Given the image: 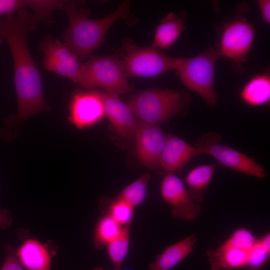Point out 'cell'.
I'll use <instances>...</instances> for the list:
<instances>
[{
	"label": "cell",
	"mask_w": 270,
	"mask_h": 270,
	"mask_svg": "<svg viewBox=\"0 0 270 270\" xmlns=\"http://www.w3.org/2000/svg\"><path fill=\"white\" fill-rule=\"evenodd\" d=\"M37 22L26 10L0 18V34L6 39L12 57L18 103L16 114L4 122L2 132L8 136L16 124L50 110L44 100L41 77L26 42L27 34L34 29Z\"/></svg>",
	"instance_id": "obj_1"
},
{
	"label": "cell",
	"mask_w": 270,
	"mask_h": 270,
	"mask_svg": "<svg viewBox=\"0 0 270 270\" xmlns=\"http://www.w3.org/2000/svg\"><path fill=\"white\" fill-rule=\"evenodd\" d=\"M129 4L125 1L108 16L92 19L88 18L74 2H68L64 7L69 20L64 36V44L80 62L84 61L103 43L108 30L115 22L128 19Z\"/></svg>",
	"instance_id": "obj_2"
},
{
	"label": "cell",
	"mask_w": 270,
	"mask_h": 270,
	"mask_svg": "<svg viewBox=\"0 0 270 270\" xmlns=\"http://www.w3.org/2000/svg\"><path fill=\"white\" fill-rule=\"evenodd\" d=\"M188 103V96L176 90L152 88L133 96L128 106L138 120L158 125L180 112Z\"/></svg>",
	"instance_id": "obj_3"
},
{
	"label": "cell",
	"mask_w": 270,
	"mask_h": 270,
	"mask_svg": "<svg viewBox=\"0 0 270 270\" xmlns=\"http://www.w3.org/2000/svg\"><path fill=\"white\" fill-rule=\"evenodd\" d=\"M219 57L217 48H212L194 56L178 58L175 68L185 86L200 95L210 107L215 106L218 99L214 80Z\"/></svg>",
	"instance_id": "obj_4"
},
{
	"label": "cell",
	"mask_w": 270,
	"mask_h": 270,
	"mask_svg": "<svg viewBox=\"0 0 270 270\" xmlns=\"http://www.w3.org/2000/svg\"><path fill=\"white\" fill-rule=\"evenodd\" d=\"M121 60L114 56H91L82 63L76 82L87 88H101L116 96L132 91Z\"/></svg>",
	"instance_id": "obj_5"
},
{
	"label": "cell",
	"mask_w": 270,
	"mask_h": 270,
	"mask_svg": "<svg viewBox=\"0 0 270 270\" xmlns=\"http://www.w3.org/2000/svg\"><path fill=\"white\" fill-rule=\"evenodd\" d=\"M258 238L251 230L244 228L236 230L218 247L208 250L206 256L210 270L246 268Z\"/></svg>",
	"instance_id": "obj_6"
},
{
	"label": "cell",
	"mask_w": 270,
	"mask_h": 270,
	"mask_svg": "<svg viewBox=\"0 0 270 270\" xmlns=\"http://www.w3.org/2000/svg\"><path fill=\"white\" fill-rule=\"evenodd\" d=\"M121 60L127 76L152 78L176 68L178 58L171 57L151 46L126 43Z\"/></svg>",
	"instance_id": "obj_7"
},
{
	"label": "cell",
	"mask_w": 270,
	"mask_h": 270,
	"mask_svg": "<svg viewBox=\"0 0 270 270\" xmlns=\"http://www.w3.org/2000/svg\"><path fill=\"white\" fill-rule=\"evenodd\" d=\"M220 31L216 48L220 56L231 60L235 70H240L254 40V26L245 18L236 16L224 23Z\"/></svg>",
	"instance_id": "obj_8"
},
{
	"label": "cell",
	"mask_w": 270,
	"mask_h": 270,
	"mask_svg": "<svg viewBox=\"0 0 270 270\" xmlns=\"http://www.w3.org/2000/svg\"><path fill=\"white\" fill-rule=\"evenodd\" d=\"M219 134L210 132L203 136L195 144L200 154H207L234 170L258 178H264V168L251 158L228 146L219 144Z\"/></svg>",
	"instance_id": "obj_9"
},
{
	"label": "cell",
	"mask_w": 270,
	"mask_h": 270,
	"mask_svg": "<svg viewBox=\"0 0 270 270\" xmlns=\"http://www.w3.org/2000/svg\"><path fill=\"white\" fill-rule=\"evenodd\" d=\"M160 194L172 207V214L175 218L192 220L202 212L200 204L192 200L182 181L173 173H168L162 178Z\"/></svg>",
	"instance_id": "obj_10"
},
{
	"label": "cell",
	"mask_w": 270,
	"mask_h": 270,
	"mask_svg": "<svg viewBox=\"0 0 270 270\" xmlns=\"http://www.w3.org/2000/svg\"><path fill=\"white\" fill-rule=\"evenodd\" d=\"M40 47L44 54V66L46 70L76 82L82 63L64 43L48 36Z\"/></svg>",
	"instance_id": "obj_11"
},
{
	"label": "cell",
	"mask_w": 270,
	"mask_h": 270,
	"mask_svg": "<svg viewBox=\"0 0 270 270\" xmlns=\"http://www.w3.org/2000/svg\"><path fill=\"white\" fill-rule=\"evenodd\" d=\"M166 136L158 125L138 120L134 138L136 152L139 160L144 166L150 168L160 166Z\"/></svg>",
	"instance_id": "obj_12"
},
{
	"label": "cell",
	"mask_w": 270,
	"mask_h": 270,
	"mask_svg": "<svg viewBox=\"0 0 270 270\" xmlns=\"http://www.w3.org/2000/svg\"><path fill=\"white\" fill-rule=\"evenodd\" d=\"M105 115L102 99L98 90L77 92L69 105L70 122L77 128L90 126Z\"/></svg>",
	"instance_id": "obj_13"
},
{
	"label": "cell",
	"mask_w": 270,
	"mask_h": 270,
	"mask_svg": "<svg viewBox=\"0 0 270 270\" xmlns=\"http://www.w3.org/2000/svg\"><path fill=\"white\" fill-rule=\"evenodd\" d=\"M104 104V114L118 134L124 138L132 140L134 138L138 120L130 108L118 96L105 91L98 90Z\"/></svg>",
	"instance_id": "obj_14"
},
{
	"label": "cell",
	"mask_w": 270,
	"mask_h": 270,
	"mask_svg": "<svg viewBox=\"0 0 270 270\" xmlns=\"http://www.w3.org/2000/svg\"><path fill=\"white\" fill-rule=\"evenodd\" d=\"M198 150L181 138L167 135L160 156V166L168 173L180 170L194 156Z\"/></svg>",
	"instance_id": "obj_15"
},
{
	"label": "cell",
	"mask_w": 270,
	"mask_h": 270,
	"mask_svg": "<svg viewBox=\"0 0 270 270\" xmlns=\"http://www.w3.org/2000/svg\"><path fill=\"white\" fill-rule=\"evenodd\" d=\"M52 244H42L32 238L26 240L18 249L16 254L28 270H50L52 258L56 251Z\"/></svg>",
	"instance_id": "obj_16"
},
{
	"label": "cell",
	"mask_w": 270,
	"mask_h": 270,
	"mask_svg": "<svg viewBox=\"0 0 270 270\" xmlns=\"http://www.w3.org/2000/svg\"><path fill=\"white\" fill-rule=\"evenodd\" d=\"M195 234H191L168 246L150 264L147 270H170L177 266L194 250L196 241Z\"/></svg>",
	"instance_id": "obj_17"
},
{
	"label": "cell",
	"mask_w": 270,
	"mask_h": 270,
	"mask_svg": "<svg viewBox=\"0 0 270 270\" xmlns=\"http://www.w3.org/2000/svg\"><path fill=\"white\" fill-rule=\"evenodd\" d=\"M186 16L184 12L179 16L172 12L168 14L156 29L152 46L160 50L170 48L186 28Z\"/></svg>",
	"instance_id": "obj_18"
},
{
	"label": "cell",
	"mask_w": 270,
	"mask_h": 270,
	"mask_svg": "<svg viewBox=\"0 0 270 270\" xmlns=\"http://www.w3.org/2000/svg\"><path fill=\"white\" fill-rule=\"evenodd\" d=\"M241 100L252 107L268 105L270 100V75L257 74L242 87L240 93Z\"/></svg>",
	"instance_id": "obj_19"
},
{
	"label": "cell",
	"mask_w": 270,
	"mask_h": 270,
	"mask_svg": "<svg viewBox=\"0 0 270 270\" xmlns=\"http://www.w3.org/2000/svg\"><path fill=\"white\" fill-rule=\"evenodd\" d=\"M217 164H204L192 170L184 181L192 200L199 204L204 200V194L216 168Z\"/></svg>",
	"instance_id": "obj_20"
},
{
	"label": "cell",
	"mask_w": 270,
	"mask_h": 270,
	"mask_svg": "<svg viewBox=\"0 0 270 270\" xmlns=\"http://www.w3.org/2000/svg\"><path fill=\"white\" fill-rule=\"evenodd\" d=\"M108 214H104L96 225L94 244L96 248L102 249L116 238L123 228Z\"/></svg>",
	"instance_id": "obj_21"
},
{
	"label": "cell",
	"mask_w": 270,
	"mask_h": 270,
	"mask_svg": "<svg viewBox=\"0 0 270 270\" xmlns=\"http://www.w3.org/2000/svg\"><path fill=\"white\" fill-rule=\"evenodd\" d=\"M130 226H124L120 234L108 242L106 248L108 254L114 270H121L129 248Z\"/></svg>",
	"instance_id": "obj_22"
},
{
	"label": "cell",
	"mask_w": 270,
	"mask_h": 270,
	"mask_svg": "<svg viewBox=\"0 0 270 270\" xmlns=\"http://www.w3.org/2000/svg\"><path fill=\"white\" fill-rule=\"evenodd\" d=\"M150 178V173H146L126 186L116 198L124 201L134 208L144 201Z\"/></svg>",
	"instance_id": "obj_23"
},
{
	"label": "cell",
	"mask_w": 270,
	"mask_h": 270,
	"mask_svg": "<svg viewBox=\"0 0 270 270\" xmlns=\"http://www.w3.org/2000/svg\"><path fill=\"white\" fill-rule=\"evenodd\" d=\"M270 253V234L267 232L258 238L252 250L246 267L248 270H260L268 262Z\"/></svg>",
	"instance_id": "obj_24"
},
{
	"label": "cell",
	"mask_w": 270,
	"mask_h": 270,
	"mask_svg": "<svg viewBox=\"0 0 270 270\" xmlns=\"http://www.w3.org/2000/svg\"><path fill=\"white\" fill-rule=\"evenodd\" d=\"M134 208L124 201L114 198L104 212L122 226H130L134 216Z\"/></svg>",
	"instance_id": "obj_25"
},
{
	"label": "cell",
	"mask_w": 270,
	"mask_h": 270,
	"mask_svg": "<svg viewBox=\"0 0 270 270\" xmlns=\"http://www.w3.org/2000/svg\"><path fill=\"white\" fill-rule=\"evenodd\" d=\"M6 256L0 270H24L16 251L10 244L5 246Z\"/></svg>",
	"instance_id": "obj_26"
},
{
	"label": "cell",
	"mask_w": 270,
	"mask_h": 270,
	"mask_svg": "<svg viewBox=\"0 0 270 270\" xmlns=\"http://www.w3.org/2000/svg\"><path fill=\"white\" fill-rule=\"evenodd\" d=\"M258 4L264 22L269 24L270 23V0H258Z\"/></svg>",
	"instance_id": "obj_27"
},
{
	"label": "cell",
	"mask_w": 270,
	"mask_h": 270,
	"mask_svg": "<svg viewBox=\"0 0 270 270\" xmlns=\"http://www.w3.org/2000/svg\"><path fill=\"white\" fill-rule=\"evenodd\" d=\"M12 222L10 212L5 209L0 210V228L2 229L9 228Z\"/></svg>",
	"instance_id": "obj_28"
},
{
	"label": "cell",
	"mask_w": 270,
	"mask_h": 270,
	"mask_svg": "<svg viewBox=\"0 0 270 270\" xmlns=\"http://www.w3.org/2000/svg\"><path fill=\"white\" fill-rule=\"evenodd\" d=\"M92 270H104V269L102 266H98L94 268Z\"/></svg>",
	"instance_id": "obj_29"
},
{
	"label": "cell",
	"mask_w": 270,
	"mask_h": 270,
	"mask_svg": "<svg viewBox=\"0 0 270 270\" xmlns=\"http://www.w3.org/2000/svg\"><path fill=\"white\" fill-rule=\"evenodd\" d=\"M2 36H1V35L0 34V43L2 42Z\"/></svg>",
	"instance_id": "obj_30"
}]
</instances>
